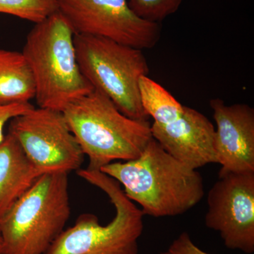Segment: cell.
<instances>
[{"label":"cell","mask_w":254,"mask_h":254,"mask_svg":"<svg viewBox=\"0 0 254 254\" xmlns=\"http://www.w3.org/2000/svg\"><path fill=\"white\" fill-rule=\"evenodd\" d=\"M216 124L215 145L218 177L254 173V110L247 104L227 105L219 98L210 101Z\"/></svg>","instance_id":"obj_10"},{"label":"cell","mask_w":254,"mask_h":254,"mask_svg":"<svg viewBox=\"0 0 254 254\" xmlns=\"http://www.w3.org/2000/svg\"><path fill=\"white\" fill-rule=\"evenodd\" d=\"M118 181L144 215L178 216L204 196L203 177L180 163L152 138L138 158L113 162L100 170Z\"/></svg>","instance_id":"obj_1"},{"label":"cell","mask_w":254,"mask_h":254,"mask_svg":"<svg viewBox=\"0 0 254 254\" xmlns=\"http://www.w3.org/2000/svg\"><path fill=\"white\" fill-rule=\"evenodd\" d=\"M152 136L167 153L193 170L218 163L215 151V128L198 110L184 106L176 120L151 125Z\"/></svg>","instance_id":"obj_11"},{"label":"cell","mask_w":254,"mask_h":254,"mask_svg":"<svg viewBox=\"0 0 254 254\" xmlns=\"http://www.w3.org/2000/svg\"><path fill=\"white\" fill-rule=\"evenodd\" d=\"M82 74L128 118L148 120L141 104L140 78L149 73L143 50L101 37H73Z\"/></svg>","instance_id":"obj_6"},{"label":"cell","mask_w":254,"mask_h":254,"mask_svg":"<svg viewBox=\"0 0 254 254\" xmlns=\"http://www.w3.org/2000/svg\"><path fill=\"white\" fill-rule=\"evenodd\" d=\"M0 254H3L2 241H1V235H0Z\"/></svg>","instance_id":"obj_19"},{"label":"cell","mask_w":254,"mask_h":254,"mask_svg":"<svg viewBox=\"0 0 254 254\" xmlns=\"http://www.w3.org/2000/svg\"><path fill=\"white\" fill-rule=\"evenodd\" d=\"M183 0H128L133 12L150 22L160 23L175 14Z\"/></svg>","instance_id":"obj_16"},{"label":"cell","mask_w":254,"mask_h":254,"mask_svg":"<svg viewBox=\"0 0 254 254\" xmlns=\"http://www.w3.org/2000/svg\"><path fill=\"white\" fill-rule=\"evenodd\" d=\"M41 175L16 138L6 134L0 143V218Z\"/></svg>","instance_id":"obj_12"},{"label":"cell","mask_w":254,"mask_h":254,"mask_svg":"<svg viewBox=\"0 0 254 254\" xmlns=\"http://www.w3.org/2000/svg\"><path fill=\"white\" fill-rule=\"evenodd\" d=\"M36 87L22 52L0 49V104L28 103Z\"/></svg>","instance_id":"obj_13"},{"label":"cell","mask_w":254,"mask_h":254,"mask_svg":"<svg viewBox=\"0 0 254 254\" xmlns=\"http://www.w3.org/2000/svg\"><path fill=\"white\" fill-rule=\"evenodd\" d=\"M8 133L42 174L70 173L81 169L85 155L63 112L36 108L9 122Z\"/></svg>","instance_id":"obj_7"},{"label":"cell","mask_w":254,"mask_h":254,"mask_svg":"<svg viewBox=\"0 0 254 254\" xmlns=\"http://www.w3.org/2000/svg\"><path fill=\"white\" fill-rule=\"evenodd\" d=\"M34 108L30 102L12 104H0V143L3 141L6 136L4 133L5 125L9 123L13 118L28 113Z\"/></svg>","instance_id":"obj_17"},{"label":"cell","mask_w":254,"mask_h":254,"mask_svg":"<svg viewBox=\"0 0 254 254\" xmlns=\"http://www.w3.org/2000/svg\"><path fill=\"white\" fill-rule=\"evenodd\" d=\"M138 90L142 108L148 118L153 119V123H173L183 114L185 105L148 75L140 78Z\"/></svg>","instance_id":"obj_14"},{"label":"cell","mask_w":254,"mask_h":254,"mask_svg":"<svg viewBox=\"0 0 254 254\" xmlns=\"http://www.w3.org/2000/svg\"><path fill=\"white\" fill-rule=\"evenodd\" d=\"M63 113L89 159V170H100L116 160L138 158L153 138L148 120L128 118L97 90L73 102Z\"/></svg>","instance_id":"obj_3"},{"label":"cell","mask_w":254,"mask_h":254,"mask_svg":"<svg viewBox=\"0 0 254 254\" xmlns=\"http://www.w3.org/2000/svg\"><path fill=\"white\" fill-rule=\"evenodd\" d=\"M74 35L101 37L141 50L156 46L160 23L137 16L128 0H56Z\"/></svg>","instance_id":"obj_8"},{"label":"cell","mask_w":254,"mask_h":254,"mask_svg":"<svg viewBox=\"0 0 254 254\" xmlns=\"http://www.w3.org/2000/svg\"><path fill=\"white\" fill-rule=\"evenodd\" d=\"M76 173L108 195L115 217L103 225L94 214H82L45 254H138V240L144 229L141 209L128 199L118 181L100 170L80 169Z\"/></svg>","instance_id":"obj_5"},{"label":"cell","mask_w":254,"mask_h":254,"mask_svg":"<svg viewBox=\"0 0 254 254\" xmlns=\"http://www.w3.org/2000/svg\"><path fill=\"white\" fill-rule=\"evenodd\" d=\"M205 226L220 234L229 250L254 252V173L218 177L207 196Z\"/></svg>","instance_id":"obj_9"},{"label":"cell","mask_w":254,"mask_h":254,"mask_svg":"<svg viewBox=\"0 0 254 254\" xmlns=\"http://www.w3.org/2000/svg\"><path fill=\"white\" fill-rule=\"evenodd\" d=\"M58 11L56 0H0V13L35 23Z\"/></svg>","instance_id":"obj_15"},{"label":"cell","mask_w":254,"mask_h":254,"mask_svg":"<svg viewBox=\"0 0 254 254\" xmlns=\"http://www.w3.org/2000/svg\"><path fill=\"white\" fill-rule=\"evenodd\" d=\"M70 216L68 174H43L0 218L3 254H46Z\"/></svg>","instance_id":"obj_4"},{"label":"cell","mask_w":254,"mask_h":254,"mask_svg":"<svg viewBox=\"0 0 254 254\" xmlns=\"http://www.w3.org/2000/svg\"><path fill=\"white\" fill-rule=\"evenodd\" d=\"M161 254H210L197 247L190 234L183 232Z\"/></svg>","instance_id":"obj_18"},{"label":"cell","mask_w":254,"mask_h":254,"mask_svg":"<svg viewBox=\"0 0 254 254\" xmlns=\"http://www.w3.org/2000/svg\"><path fill=\"white\" fill-rule=\"evenodd\" d=\"M73 37L58 11L28 33L22 53L33 73L39 108L63 112L94 90L80 69Z\"/></svg>","instance_id":"obj_2"}]
</instances>
